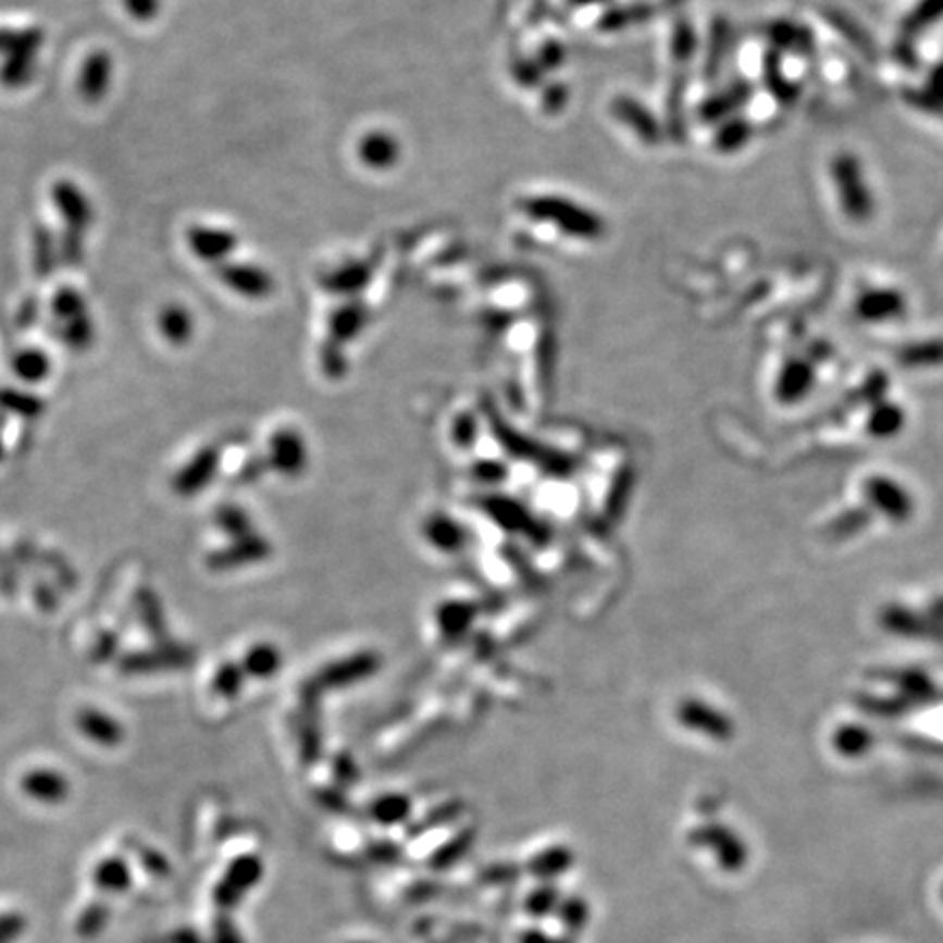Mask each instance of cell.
Wrapping results in <instances>:
<instances>
[{
  "label": "cell",
  "mask_w": 943,
  "mask_h": 943,
  "mask_svg": "<svg viewBox=\"0 0 943 943\" xmlns=\"http://www.w3.org/2000/svg\"><path fill=\"white\" fill-rule=\"evenodd\" d=\"M928 95H932L934 99L943 101V62L936 64L928 77V84L923 88Z\"/></svg>",
  "instance_id": "5bb4252c"
},
{
  "label": "cell",
  "mask_w": 943,
  "mask_h": 943,
  "mask_svg": "<svg viewBox=\"0 0 943 943\" xmlns=\"http://www.w3.org/2000/svg\"><path fill=\"white\" fill-rule=\"evenodd\" d=\"M767 38L771 42V49L778 53L782 51H795L797 55H806L815 47V38L806 27H799L791 21H776L767 27Z\"/></svg>",
  "instance_id": "277c9868"
},
{
  "label": "cell",
  "mask_w": 943,
  "mask_h": 943,
  "mask_svg": "<svg viewBox=\"0 0 943 943\" xmlns=\"http://www.w3.org/2000/svg\"><path fill=\"white\" fill-rule=\"evenodd\" d=\"M762 79H765L767 90L782 106H793L802 95L799 86L782 73V53H778L771 47L765 51V58H762Z\"/></svg>",
  "instance_id": "3957f363"
},
{
  "label": "cell",
  "mask_w": 943,
  "mask_h": 943,
  "mask_svg": "<svg viewBox=\"0 0 943 943\" xmlns=\"http://www.w3.org/2000/svg\"><path fill=\"white\" fill-rule=\"evenodd\" d=\"M55 201L64 219L71 223V227L86 229L90 221V203L86 201V197L75 184H60L55 188Z\"/></svg>",
  "instance_id": "52a82bcc"
},
{
  "label": "cell",
  "mask_w": 943,
  "mask_h": 943,
  "mask_svg": "<svg viewBox=\"0 0 943 943\" xmlns=\"http://www.w3.org/2000/svg\"><path fill=\"white\" fill-rule=\"evenodd\" d=\"M160 324H162V331L166 337H171L173 342H182L188 337V331H190V314L186 308L173 303V306H166L162 310Z\"/></svg>",
  "instance_id": "7c38bea8"
},
{
  "label": "cell",
  "mask_w": 943,
  "mask_h": 943,
  "mask_svg": "<svg viewBox=\"0 0 943 943\" xmlns=\"http://www.w3.org/2000/svg\"><path fill=\"white\" fill-rule=\"evenodd\" d=\"M752 138H754V125L741 116H734L721 123L719 132L715 134V147L721 153H736L745 149L752 142Z\"/></svg>",
  "instance_id": "ba28073f"
},
{
  "label": "cell",
  "mask_w": 943,
  "mask_h": 943,
  "mask_svg": "<svg viewBox=\"0 0 943 943\" xmlns=\"http://www.w3.org/2000/svg\"><path fill=\"white\" fill-rule=\"evenodd\" d=\"M902 361L908 365H934L943 363V342H928L910 346L902 352Z\"/></svg>",
  "instance_id": "4fadbf2b"
},
{
  "label": "cell",
  "mask_w": 943,
  "mask_h": 943,
  "mask_svg": "<svg viewBox=\"0 0 943 943\" xmlns=\"http://www.w3.org/2000/svg\"><path fill=\"white\" fill-rule=\"evenodd\" d=\"M186 243L190 251H195L199 258H219L225 256L232 249L234 238L227 232L203 227V225H190L186 232Z\"/></svg>",
  "instance_id": "8992f818"
},
{
  "label": "cell",
  "mask_w": 943,
  "mask_h": 943,
  "mask_svg": "<svg viewBox=\"0 0 943 943\" xmlns=\"http://www.w3.org/2000/svg\"><path fill=\"white\" fill-rule=\"evenodd\" d=\"M812 385V368L806 361H791L778 379V394L784 400L804 396Z\"/></svg>",
  "instance_id": "9c48e42d"
},
{
  "label": "cell",
  "mask_w": 943,
  "mask_h": 943,
  "mask_svg": "<svg viewBox=\"0 0 943 943\" xmlns=\"http://www.w3.org/2000/svg\"><path fill=\"white\" fill-rule=\"evenodd\" d=\"M854 310L858 320L882 324L902 318L906 312V297L897 288H869L856 297Z\"/></svg>",
  "instance_id": "7a4b0ae2"
},
{
  "label": "cell",
  "mask_w": 943,
  "mask_h": 943,
  "mask_svg": "<svg viewBox=\"0 0 943 943\" xmlns=\"http://www.w3.org/2000/svg\"><path fill=\"white\" fill-rule=\"evenodd\" d=\"M830 177L843 214L854 223H867L876 214V199L867 186L860 160L841 151L830 162Z\"/></svg>",
  "instance_id": "6da1fadb"
},
{
  "label": "cell",
  "mask_w": 943,
  "mask_h": 943,
  "mask_svg": "<svg viewBox=\"0 0 943 943\" xmlns=\"http://www.w3.org/2000/svg\"><path fill=\"white\" fill-rule=\"evenodd\" d=\"M754 97V86L747 82H736L728 90L715 95L706 101L702 114L706 121H721L728 119L732 112L743 108Z\"/></svg>",
  "instance_id": "5b68a950"
},
{
  "label": "cell",
  "mask_w": 943,
  "mask_h": 943,
  "mask_svg": "<svg viewBox=\"0 0 943 943\" xmlns=\"http://www.w3.org/2000/svg\"><path fill=\"white\" fill-rule=\"evenodd\" d=\"M110 73H112V69H110V58L103 55V53L92 55V58L84 64V71H82V79H79L82 92H84L88 99H99V97L106 92V88H108Z\"/></svg>",
  "instance_id": "30bf717a"
},
{
  "label": "cell",
  "mask_w": 943,
  "mask_h": 943,
  "mask_svg": "<svg viewBox=\"0 0 943 943\" xmlns=\"http://www.w3.org/2000/svg\"><path fill=\"white\" fill-rule=\"evenodd\" d=\"M129 12L138 16V21H149L156 12V0H129Z\"/></svg>",
  "instance_id": "9a60e30c"
},
{
  "label": "cell",
  "mask_w": 943,
  "mask_h": 943,
  "mask_svg": "<svg viewBox=\"0 0 943 943\" xmlns=\"http://www.w3.org/2000/svg\"><path fill=\"white\" fill-rule=\"evenodd\" d=\"M943 18V0H919L904 21V34L917 36Z\"/></svg>",
  "instance_id": "8fae6325"
}]
</instances>
